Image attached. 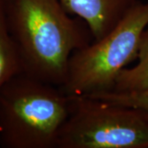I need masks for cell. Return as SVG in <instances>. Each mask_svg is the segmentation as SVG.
<instances>
[{"label": "cell", "mask_w": 148, "mask_h": 148, "mask_svg": "<svg viewBox=\"0 0 148 148\" xmlns=\"http://www.w3.org/2000/svg\"><path fill=\"white\" fill-rule=\"evenodd\" d=\"M8 30L23 73L63 86L70 58L94 40L83 20L60 0H3Z\"/></svg>", "instance_id": "cell-1"}, {"label": "cell", "mask_w": 148, "mask_h": 148, "mask_svg": "<svg viewBox=\"0 0 148 148\" xmlns=\"http://www.w3.org/2000/svg\"><path fill=\"white\" fill-rule=\"evenodd\" d=\"M72 95L61 86L20 73L0 90V147L56 148Z\"/></svg>", "instance_id": "cell-2"}, {"label": "cell", "mask_w": 148, "mask_h": 148, "mask_svg": "<svg viewBox=\"0 0 148 148\" xmlns=\"http://www.w3.org/2000/svg\"><path fill=\"white\" fill-rule=\"evenodd\" d=\"M147 26L148 2L138 1L106 36L73 53L63 90L76 96L114 90L122 71L138 58Z\"/></svg>", "instance_id": "cell-3"}, {"label": "cell", "mask_w": 148, "mask_h": 148, "mask_svg": "<svg viewBox=\"0 0 148 148\" xmlns=\"http://www.w3.org/2000/svg\"><path fill=\"white\" fill-rule=\"evenodd\" d=\"M56 148H148V118L134 108L72 95Z\"/></svg>", "instance_id": "cell-4"}, {"label": "cell", "mask_w": 148, "mask_h": 148, "mask_svg": "<svg viewBox=\"0 0 148 148\" xmlns=\"http://www.w3.org/2000/svg\"><path fill=\"white\" fill-rule=\"evenodd\" d=\"M70 15L87 24L94 40L112 31L138 0H60Z\"/></svg>", "instance_id": "cell-5"}, {"label": "cell", "mask_w": 148, "mask_h": 148, "mask_svg": "<svg viewBox=\"0 0 148 148\" xmlns=\"http://www.w3.org/2000/svg\"><path fill=\"white\" fill-rule=\"evenodd\" d=\"M137 59L135 66L122 71L113 90L138 91L148 88V26L141 37Z\"/></svg>", "instance_id": "cell-6"}, {"label": "cell", "mask_w": 148, "mask_h": 148, "mask_svg": "<svg viewBox=\"0 0 148 148\" xmlns=\"http://www.w3.org/2000/svg\"><path fill=\"white\" fill-rule=\"evenodd\" d=\"M21 59L6 25L3 2H0V90L14 76L22 73Z\"/></svg>", "instance_id": "cell-7"}, {"label": "cell", "mask_w": 148, "mask_h": 148, "mask_svg": "<svg viewBox=\"0 0 148 148\" xmlns=\"http://www.w3.org/2000/svg\"><path fill=\"white\" fill-rule=\"evenodd\" d=\"M88 96L101 99L116 105L137 109L143 112L148 118V88L138 91L110 90L92 94Z\"/></svg>", "instance_id": "cell-8"}, {"label": "cell", "mask_w": 148, "mask_h": 148, "mask_svg": "<svg viewBox=\"0 0 148 148\" xmlns=\"http://www.w3.org/2000/svg\"><path fill=\"white\" fill-rule=\"evenodd\" d=\"M1 1H2V0H0V2H1Z\"/></svg>", "instance_id": "cell-9"}]
</instances>
